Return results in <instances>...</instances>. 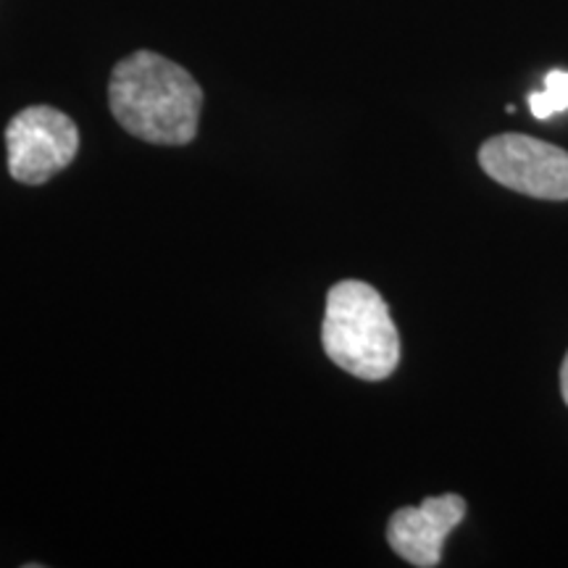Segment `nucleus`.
Segmentation results:
<instances>
[{
  "label": "nucleus",
  "instance_id": "5",
  "mask_svg": "<svg viewBox=\"0 0 568 568\" xmlns=\"http://www.w3.org/2000/svg\"><path fill=\"white\" fill-rule=\"evenodd\" d=\"M464 516L466 503L460 495L426 497L422 506L395 510L387 524V542L410 566L432 568L443 560L445 539Z\"/></svg>",
  "mask_w": 568,
  "mask_h": 568
},
{
  "label": "nucleus",
  "instance_id": "2",
  "mask_svg": "<svg viewBox=\"0 0 568 568\" xmlns=\"http://www.w3.org/2000/svg\"><path fill=\"white\" fill-rule=\"evenodd\" d=\"M322 343L343 372L366 382L387 379L400 361V337L385 297L358 280L337 282L326 295Z\"/></svg>",
  "mask_w": 568,
  "mask_h": 568
},
{
  "label": "nucleus",
  "instance_id": "3",
  "mask_svg": "<svg viewBox=\"0 0 568 568\" xmlns=\"http://www.w3.org/2000/svg\"><path fill=\"white\" fill-rule=\"evenodd\" d=\"M9 172L21 184H45L61 174L80 151V130L53 105H30L6 130Z\"/></svg>",
  "mask_w": 568,
  "mask_h": 568
},
{
  "label": "nucleus",
  "instance_id": "6",
  "mask_svg": "<svg viewBox=\"0 0 568 568\" xmlns=\"http://www.w3.org/2000/svg\"><path fill=\"white\" fill-rule=\"evenodd\" d=\"M529 109L535 119H550L552 113L568 109V71L552 69L545 77V90L531 92Z\"/></svg>",
  "mask_w": 568,
  "mask_h": 568
},
{
  "label": "nucleus",
  "instance_id": "1",
  "mask_svg": "<svg viewBox=\"0 0 568 568\" xmlns=\"http://www.w3.org/2000/svg\"><path fill=\"white\" fill-rule=\"evenodd\" d=\"M109 103L113 119L134 138L153 145H187L197 134L203 90L180 63L138 51L113 67Z\"/></svg>",
  "mask_w": 568,
  "mask_h": 568
},
{
  "label": "nucleus",
  "instance_id": "7",
  "mask_svg": "<svg viewBox=\"0 0 568 568\" xmlns=\"http://www.w3.org/2000/svg\"><path fill=\"white\" fill-rule=\"evenodd\" d=\"M560 393H564V400L568 403V355L564 361V368H560Z\"/></svg>",
  "mask_w": 568,
  "mask_h": 568
},
{
  "label": "nucleus",
  "instance_id": "4",
  "mask_svg": "<svg viewBox=\"0 0 568 568\" xmlns=\"http://www.w3.org/2000/svg\"><path fill=\"white\" fill-rule=\"evenodd\" d=\"M481 169L516 193L566 201L568 197V153L527 134H497L479 151Z\"/></svg>",
  "mask_w": 568,
  "mask_h": 568
}]
</instances>
